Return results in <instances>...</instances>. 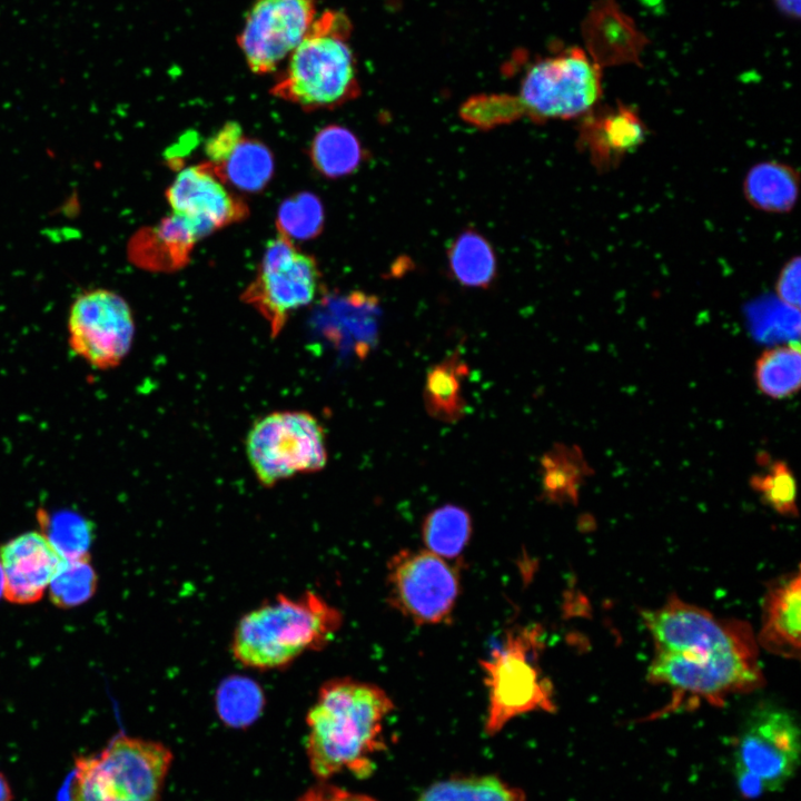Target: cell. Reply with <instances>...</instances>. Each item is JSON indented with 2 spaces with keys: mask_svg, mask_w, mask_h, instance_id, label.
<instances>
[{
  "mask_svg": "<svg viewBox=\"0 0 801 801\" xmlns=\"http://www.w3.org/2000/svg\"><path fill=\"white\" fill-rule=\"evenodd\" d=\"M320 279L315 258L278 234L268 241L257 274L241 299L254 306L277 335L294 312L314 301L320 291Z\"/></svg>",
  "mask_w": 801,
  "mask_h": 801,
  "instance_id": "11",
  "label": "cell"
},
{
  "mask_svg": "<svg viewBox=\"0 0 801 801\" xmlns=\"http://www.w3.org/2000/svg\"><path fill=\"white\" fill-rule=\"evenodd\" d=\"M243 136L244 132L239 123H225L206 142L205 151L208 162L212 166L219 164Z\"/></svg>",
  "mask_w": 801,
  "mask_h": 801,
  "instance_id": "35",
  "label": "cell"
},
{
  "mask_svg": "<svg viewBox=\"0 0 801 801\" xmlns=\"http://www.w3.org/2000/svg\"><path fill=\"white\" fill-rule=\"evenodd\" d=\"M801 753L800 728L788 710L761 704L749 714L733 751L740 793L753 799L781 791L792 779Z\"/></svg>",
  "mask_w": 801,
  "mask_h": 801,
  "instance_id": "7",
  "label": "cell"
},
{
  "mask_svg": "<svg viewBox=\"0 0 801 801\" xmlns=\"http://www.w3.org/2000/svg\"><path fill=\"white\" fill-rule=\"evenodd\" d=\"M416 801H524V795L498 778L484 775L439 781Z\"/></svg>",
  "mask_w": 801,
  "mask_h": 801,
  "instance_id": "27",
  "label": "cell"
},
{
  "mask_svg": "<svg viewBox=\"0 0 801 801\" xmlns=\"http://www.w3.org/2000/svg\"><path fill=\"white\" fill-rule=\"evenodd\" d=\"M172 758L161 742L121 733L77 758L65 783L75 801H160Z\"/></svg>",
  "mask_w": 801,
  "mask_h": 801,
  "instance_id": "5",
  "label": "cell"
},
{
  "mask_svg": "<svg viewBox=\"0 0 801 801\" xmlns=\"http://www.w3.org/2000/svg\"><path fill=\"white\" fill-rule=\"evenodd\" d=\"M211 167L226 185L245 191H258L273 176L274 158L263 142L244 135L224 159Z\"/></svg>",
  "mask_w": 801,
  "mask_h": 801,
  "instance_id": "20",
  "label": "cell"
},
{
  "mask_svg": "<svg viewBox=\"0 0 801 801\" xmlns=\"http://www.w3.org/2000/svg\"><path fill=\"white\" fill-rule=\"evenodd\" d=\"M751 487L777 513L797 516V483L792 471L782 461L771 462L767 469L750 479Z\"/></svg>",
  "mask_w": 801,
  "mask_h": 801,
  "instance_id": "32",
  "label": "cell"
},
{
  "mask_svg": "<svg viewBox=\"0 0 801 801\" xmlns=\"http://www.w3.org/2000/svg\"><path fill=\"white\" fill-rule=\"evenodd\" d=\"M38 521L41 533L62 558L90 555L93 527L83 516L70 511H42L38 514Z\"/></svg>",
  "mask_w": 801,
  "mask_h": 801,
  "instance_id": "28",
  "label": "cell"
},
{
  "mask_svg": "<svg viewBox=\"0 0 801 801\" xmlns=\"http://www.w3.org/2000/svg\"><path fill=\"white\" fill-rule=\"evenodd\" d=\"M62 557L39 532H27L0 546L3 596L14 604L38 602Z\"/></svg>",
  "mask_w": 801,
  "mask_h": 801,
  "instance_id": "16",
  "label": "cell"
},
{
  "mask_svg": "<svg viewBox=\"0 0 801 801\" xmlns=\"http://www.w3.org/2000/svg\"><path fill=\"white\" fill-rule=\"evenodd\" d=\"M641 617L654 643L647 680L672 691L662 713L701 702L721 706L730 695L764 685L758 643L748 622L718 617L676 595L643 610Z\"/></svg>",
  "mask_w": 801,
  "mask_h": 801,
  "instance_id": "1",
  "label": "cell"
},
{
  "mask_svg": "<svg viewBox=\"0 0 801 801\" xmlns=\"http://www.w3.org/2000/svg\"><path fill=\"white\" fill-rule=\"evenodd\" d=\"M342 624L339 610L314 591L296 597L278 594L240 617L230 651L245 668L279 670L306 652L323 650Z\"/></svg>",
  "mask_w": 801,
  "mask_h": 801,
  "instance_id": "3",
  "label": "cell"
},
{
  "mask_svg": "<svg viewBox=\"0 0 801 801\" xmlns=\"http://www.w3.org/2000/svg\"><path fill=\"white\" fill-rule=\"evenodd\" d=\"M313 166L327 178H340L354 172L365 158L357 137L339 125L324 127L310 146Z\"/></svg>",
  "mask_w": 801,
  "mask_h": 801,
  "instance_id": "24",
  "label": "cell"
},
{
  "mask_svg": "<svg viewBox=\"0 0 801 801\" xmlns=\"http://www.w3.org/2000/svg\"><path fill=\"white\" fill-rule=\"evenodd\" d=\"M393 709L389 695L373 683L352 678L323 683L306 714L305 751L313 774L320 781L343 771L370 775Z\"/></svg>",
  "mask_w": 801,
  "mask_h": 801,
  "instance_id": "2",
  "label": "cell"
},
{
  "mask_svg": "<svg viewBox=\"0 0 801 801\" xmlns=\"http://www.w3.org/2000/svg\"><path fill=\"white\" fill-rule=\"evenodd\" d=\"M389 605L416 625L445 623L457 603L461 576L453 562L426 548H404L387 563Z\"/></svg>",
  "mask_w": 801,
  "mask_h": 801,
  "instance_id": "10",
  "label": "cell"
},
{
  "mask_svg": "<svg viewBox=\"0 0 801 801\" xmlns=\"http://www.w3.org/2000/svg\"><path fill=\"white\" fill-rule=\"evenodd\" d=\"M459 116L464 121L479 129H492L522 118L525 116V110L517 96L478 95L462 105Z\"/></svg>",
  "mask_w": 801,
  "mask_h": 801,
  "instance_id": "31",
  "label": "cell"
},
{
  "mask_svg": "<svg viewBox=\"0 0 801 801\" xmlns=\"http://www.w3.org/2000/svg\"><path fill=\"white\" fill-rule=\"evenodd\" d=\"M543 497L555 504H575L589 467L576 447L555 445L541 459Z\"/></svg>",
  "mask_w": 801,
  "mask_h": 801,
  "instance_id": "22",
  "label": "cell"
},
{
  "mask_svg": "<svg viewBox=\"0 0 801 801\" xmlns=\"http://www.w3.org/2000/svg\"><path fill=\"white\" fill-rule=\"evenodd\" d=\"M800 257L784 264L775 281V295L783 305L800 310Z\"/></svg>",
  "mask_w": 801,
  "mask_h": 801,
  "instance_id": "34",
  "label": "cell"
},
{
  "mask_svg": "<svg viewBox=\"0 0 801 801\" xmlns=\"http://www.w3.org/2000/svg\"><path fill=\"white\" fill-rule=\"evenodd\" d=\"M324 211L319 199L303 192L286 199L277 215L278 234L290 240H305L315 237L322 230Z\"/></svg>",
  "mask_w": 801,
  "mask_h": 801,
  "instance_id": "30",
  "label": "cell"
},
{
  "mask_svg": "<svg viewBox=\"0 0 801 801\" xmlns=\"http://www.w3.org/2000/svg\"><path fill=\"white\" fill-rule=\"evenodd\" d=\"M777 3L785 13L799 17L800 0H777Z\"/></svg>",
  "mask_w": 801,
  "mask_h": 801,
  "instance_id": "37",
  "label": "cell"
},
{
  "mask_svg": "<svg viewBox=\"0 0 801 801\" xmlns=\"http://www.w3.org/2000/svg\"><path fill=\"white\" fill-rule=\"evenodd\" d=\"M317 0H251L237 44L251 72H275L317 18Z\"/></svg>",
  "mask_w": 801,
  "mask_h": 801,
  "instance_id": "13",
  "label": "cell"
},
{
  "mask_svg": "<svg viewBox=\"0 0 801 801\" xmlns=\"http://www.w3.org/2000/svg\"><path fill=\"white\" fill-rule=\"evenodd\" d=\"M12 798L11 787L6 777L0 773V801H11Z\"/></svg>",
  "mask_w": 801,
  "mask_h": 801,
  "instance_id": "38",
  "label": "cell"
},
{
  "mask_svg": "<svg viewBox=\"0 0 801 801\" xmlns=\"http://www.w3.org/2000/svg\"><path fill=\"white\" fill-rule=\"evenodd\" d=\"M454 279L471 288H487L496 277V255L490 241L474 229L462 231L447 250Z\"/></svg>",
  "mask_w": 801,
  "mask_h": 801,
  "instance_id": "21",
  "label": "cell"
},
{
  "mask_svg": "<svg viewBox=\"0 0 801 801\" xmlns=\"http://www.w3.org/2000/svg\"><path fill=\"white\" fill-rule=\"evenodd\" d=\"M544 645L541 625H518L510 629L481 661L488 694L485 722L488 734L501 731L522 714L556 710L553 684L540 664Z\"/></svg>",
  "mask_w": 801,
  "mask_h": 801,
  "instance_id": "6",
  "label": "cell"
},
{
  "mask_svg": "<svg viewBox=\"0 0 801 801\" xmlns=\"http://www.w3.org/2000/svg\"><path fill=\"white\" fill-rule=\"evenodd\" d=\"M746 201L758 210L791 211L799 196V174L788 164L768 160L752 166L743 180Z\"/></svg>",
  "mask_w": 801,
  "mask_h": 801,
  "instance_id": "19",
  "label": "cell"
},
{
  "mask_svg": "<svg viewBox=\"0 0 801 801\" xmlns=\"http://www.w3.org/2000/svg\"><path fill=\"white\" fill-rule=\"evenodd\" d=\"M352 27L340 10L318 14L287 57L270 92L310 111L339 107L358 97L357 63L349 43Z\"/></svg>",
  "mask_w": 801,
  "mask_h": 801,
  "instance_id": "4",
  "label": "cell"
},
{
  "mask_svg": "<svg viewBox=\"0 0 801 801\" xmlns=\"http://www.w3.org/2000/svg\"><path fill=\"white\" fill-rule=\"evenodd\" d=\"M758 645L783 659H800L801 576L799 568L773 581L762 604Z\"/></svg>",
  "mask_w": 801,
  "mask_h": 801,
  "instance_id": "17",
  "label": "cell"
},
{
  "mask_svg": "<svg viewBox=\"0 0 801 801\" xmlns=\"http://www.w3.org/2000/svg\"><path fill=\"white\" fill-rule=\"evenodd\" d=\"M198 239L199 237L189 221L171 214L157 227L145 233L141 237L142 241L139 244L142 249H135L134 256L142 257L140 260L144 263L151 261V266L157 264L158 258H160L159 266L165 264L176 266L188 258Z\"/></svg>",
  "mask_w": 801,
  "mask_h": 801,
  "instance_id": "26",
  "label": "cell"
},
{
  "mask_svg": "<svg viewBox=\"0 0 801 801\" xmlns=\"http://www.w3.org/2000/svg\"><path fill=\"white\" fill-rule=\"evenodd\" d=\"M261 709L263 698L256 685H224L217 696L218 715L231 728L248 726Z\"/></svg>",
  "mask_w": 801,
  "mask_h": 801,
  "instance_id": "33",
  "label": "cell"
},
{
  "mask_svg": "<svg viewBox=\"0 0 801 801\" xmlns=\"http://www.w3.org/2000/svg\"><path fill=\"white\" fill-rule=\"evenodd\" d=\"M646 127L637 111L619 103L593 108L582 117L578 146L599 171L615 168L644 141Z\"/></svg>",
  "mask_w": 801,
  "mask_h": 801,
  "instance_id": "15",
  "label": "cell"
},
{
  "mask_svg": "<svg viewBox=\"0 0 801 801\" xmlns=\"http://www.w3.org/2000/svg\"><path fill=\"white\" fill-rule=\"evenodd\" d=\"M166 198L171 214L189 221L199 238L241 221L249 212L246 202L228 189L208 161L180 170Z\"/></svg>",
  "mask_w": 801,
  "mask_h": 801,
  "instance_id": "14",
  "label": "cell"
},
{
  "mask_svg": "<svg viewBox=\"0 0 801 801\" xmlns=\"http://www.w3.org/2000/svg\"><path fill=\"white\" fill-rule=\"evenodd\" d=\"M473 532L469 513L446 504L429 512L422 524L424 548L451 562L467 546Z\"/></svg>",
  "mask_w": 801,
  "mask_h": 801,
  "instance_id": "25",
  "label": "cell"
},
{
  "mask_svg": "<svg viewBox=\"0 0 801 801\" xmlns=\"http://www.w3.org/2000/svg\"><path fill=\"white\" fill-rule=\"evenodd\" d=\"M3 590H4V574H3L1 563H0V599L3 596Z\"/></svg>",
  "mask_w": 801,
  "mask_h": 801,
  "instance_id": "39",
  "label": "cell"
},
{
  "mask_svg": "<svg viewBox=\"0 0 801 801\" xmlns=\"http://www.w3.org/2000/svg\"><path fill=\"white\" fill-rule=\"evenodd\" d=\"M296 801H376L366 794L352 792L327 783H318L305 791Z\"/></svg>",
  "mask_w": 801,
  "mask_h": 801,
  "instance_id": "36",
  "label": "cell"
},
{
  "mask_svg": "<svg viewBox=\"0 0 801 801\" xmlns=\"http://www.w3.org/2000/svg\"><path fill=\"white\" fill-rule=\"evenodd\" d=\"M754 379L759 392L772 399L793 396L801 384V354L798 340L768 348L758 357Z\"/></svg>",
  "mask_w": 801,
  "mask_h": 801,
  "instance_id": "23",
  "label": "cell"
},
{
  "mask_svg": "<svg viewBox=\"0 0 801 801\" xmlns=\"http://www.w3.org/2000/svg\"><path fill=\"white\" fill-rule=\"evenodd\" d=\"M97 582L90 555L62 558L48 586L50 600L61 609L81 605L95 594Z\"/></svg>",
  "mask_w": 801,
  "mask_h": 801,
  "instance_id": "29",
  "label": "cell"
},
{
  "mask_svg": "<svg viewBox=\"0 0 801 801\" xmlns=\"http://www.w3.org/2000/svg\"><path fill=\"white\" fill-rule=\"evenodd\" d=\"M246 455L265 487L319 472L328 458L323 426L303 411L273 412L256 421L246 438Z\"/></svg>",
  "mask_w": 801,
  "mask_h": 801,
  "instance_id": "9",
  "label": "cell"
},
{
  "mask_svg": "<svg viewBox=\"0 0 801 801\" xmlns=\"http://www.w3.org/2000/svg\"><path fill=\"white\" fill-rule=\"evenodd\" d=\"M468 374V365L458 350L453 352L428 369L423 389V402L432 418L453 424L464 417L467 408L464 383Z\"/></svg>",
  "mask_w": 801,
  "mask_h": 801,
  "instance_id": "18",
  "label": "cell"
},
{
  "mask_svg": "<svg viewBox=\"0 0 801 801\" xmlns=\"http://www.w3.org/2000/svg\"><path fill=\"white\" fill-rule=\"evenodd\" d=\"M602 96L601 67L582 48L571 47L531 62L521 79L520 99L533 121L583 117Z\"/></svg>",
  "mask_w": 801,
  "mask_h": 801,
  "instance_id": "8",
  "label": "cell"
},
{
  "mask_svg": "<svg viewBox=\"0 0 801 801\" xmlns=\"http://www.w3.org/2000/svg\"><path fill=\"white\" fill-rule=\"evenodd\" d=\"M71 349L98 369L117 366L128 355L135 336V319L119 294L97 288L80 294L68 316Z\"/></svg>",
  "mask_w": 801,
  "mask_h": 801,
  "instance_id": "12",
  "label": "cell"
}]
</instances>
